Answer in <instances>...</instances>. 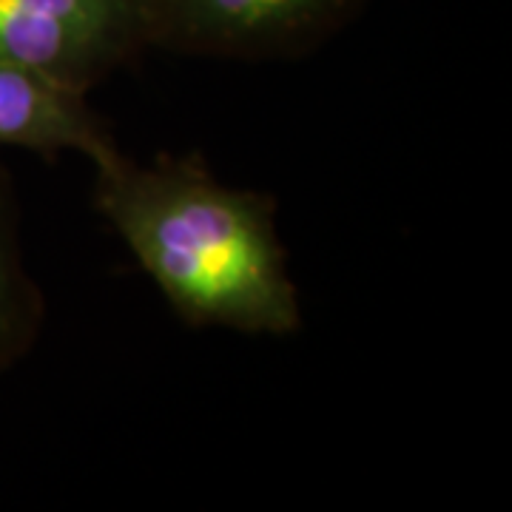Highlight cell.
Wrapping results in <instances>:
<instances>
[{
	"mask_svg": "<svg viewBox=\"0 0 512 512\" xmlns=\"http://www.w3.org/2000/svg\"><path fill=\"white\" fill-rule=\"evenodd\" d=\"M92 205L188 328L293 336L302 299L274 194L222 183L200 154L92 165Z\"/></svg>",
	"mask_w": 512,
	"mask_h": 512,
	"instance_id": "obj_1",
	"label": "cell"
},
{
	"mask_svg": "<svg viewBox=\"0 0 512 512\" xmlns=\"http://www.w3.org/2000/svg\"><path fill=\"white\" fill-rule=\"evenodd\" d=\"M160 43V0H0V60L89 97Z\"/></svg>",
	"mask_w": 512,
	"mask_h": 512,
	"instance_id": "obj_2",
	"label": "cell"
},
{
	"mask_svg": "<svg viewBox=\"0 0 512 512\" xmlns=\"http://www.w3.org/2000/svg\"><path fill=\"white\" fill-rule=\"evenodd\" d=\"M370 0H160V52L211 60H302Z\"/></svg>",
	"mask_w": 512,
	"mask_h": 512,
	"instance_id": "obj_3",
	"label": "cell"
},
{
	"mask_svg": "<svg viewBox=\"0 0 512 512\" xmlns=\"http://www.w3.org/2000/svg\"><path fill=\"white\" fill-rule=\"evenodd\" d=\"M0 148L32 151L46 163H55L63 154H80L92 165L120 151L106 120H100L89 106V97L63 92L3 60Z\"/></svg>",
	"mask_w": 512,
	"mask_h": 512,
	"instance_id": "obj_4",
	"label": "cell"
},
{
	"mask_svg": "<svg viewBox=\"0 0 512 512\" xmlns=\"http://www.w3.org/2000/svg\"><path fill=\"white\" fill-rule=\"evenodd\" d=\"M15 177L0 160V376L18 367L46 325V293L26 265Z\"/></svg>",
	"mask_w": 512,
	"mask_h": 512,
	"instance_id": "obj_5",
	"label": "cell"
}]
</instances>
